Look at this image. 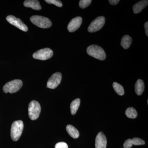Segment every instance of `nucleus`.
I'll return each instance as SVG.
<instances>
[{"instance_id": "nucleus-1", "label": "nucleus", "mask_w": 148, "mask_h": 148, "mask_svg": "<svg viewBox=\"0 0 148 148\" xmlns=\"http://www.w3.org/2000/svg\"><path fill=\"white\" fill-rule=\"evenodd\" d=\"M86 51L88 55L98 60L103 61L106 58V55L105 51L99 46L95 45H90L87 48Z\"/></svg>"}, {"instance_id": "nucleus-2", "label": "nucleus", "mask_w": 148, "mask_h": 148, "mask_svg": "<svg viewBox=\"0 0 148 148\" xmlns=\"http://www.w3.org/2000/svg\"><path fill=\"white\" fill-rule=\"evenodd\" d=\"M24 129V123L21 120L16 121L12 125L10 135L14 141H17L21 137Z\"/></svg>"}, {"instance_id": "nucleus-3", "label": "nucleus", "mask_w": 148, "mask_h": 148, "mask_svg": "<svg viewBox=\"0 0 148 148\" xmlns=\"http://www.w3.org/2000/svg\"><path fill=\"white\" fill-rule=\"evenodd\" d=\"M23 85L22 81L15 79L7 83L3 87V90L5 93H14L21 89Z\"/></svg>"}, {"instance_id": "nucleus-4", "label": "nucleus", "mask_w": 148, "mask_h": 148, "mask_svg": "<svg viewBox=\"0 0 148 148\" xmlns=\"http://www.w3.org/2000/svg\"><path fill=\"white\" fill-rule=\"evenodd\" d=\"M32 23L41 28L47 29L50 27L52 25L51 21L44 16L34 15L30 18Z\"/></svg>"}, {"instance_id": "nucleus-5", "label": "nucleus", "mask_w": 148, "mask_h": 148, "mask_svg": "<svg viewBox=\"0 0 148 148\" xmlns=\"http://www.w3.org/2000/svg\"><path fill=\"white\" fill-rule=\"evenodd\" d=\"M29 116L30 119L35 120L39 116L41 112V106L38 102L36 101H32L29 103Z\"/></svg>"}, {"instance_id": "nucleus-6", "label": "nucleus", "mask_w": 148, "mask_h": 148, "mask_svg": "<svg viewBox=\"0 0 148 148\" xmlns=\"http://www.w3.org/2000/svg\"><path fill=\"white\" fill-rule=\"evenodd\" d=\"M106 22V18L103 16H99L90 23L88 31L90 33L98 32L102 29Z\"/></svg>"}, {"instance_id": "nucleus-7", "label": "nucleus", "mask_w": 148, "mask_h": 148, "mask_svg": "<svg viewBox=\"0 0 148 148\" xmlns=\"http://www.w3.org/2000/svg\"><path fill=\"white\" fill-rule=\"evenodd\" d=\"M53 55V51L50 49L46 48L37 51L33 54V56L35 59L46 60L51 58Z\"/></svg>"}, {"instance_id": "nucleus-8", "label": "nucleus", "mask_w": 148, "mask_h": 148, "mask_svg": "<svg viewBox=\"0 0 148 148\" xmlns=\"http://www.w3.org/2000/svg\"><path fill=\"white\" fill-rule=\"evenodd\" d=\"M6 20L11 24L17 27L21 31L26 32L28 30L27 25L24 24L19 18H16L15 16L12 15H9L7 16Z\"/></svg>"}, {"instance_id": "nucleus-9", "label": "nucleus", "mask_w": 148, "mask_h": 148, "mask_svg": "<svg viewBox=\"0 0 148 148\" xmlns=\"http://www.w3.org/2000/svg\"><path fill=\"white\" fill-rule=\"evenodd\" d=\"M62 79V75L57 72L52 75L47 83V87L51 89H54L59 85Z\"/></svg>"}, {"instance_id": "nucleus-10", "label": "nucleus", "mask_w": 148, "mask_h": 148, "mask_svg": "<svg viewBox=\"0 0 148 148\" xmlns=\"http://www.w3.org/2000/svg\"><path fill=\"white\" fill-rule=\"evenodd\" d=\"M82 22V18L80 16H77L72 19L68 25V30L69 32H73L77 30L80 27Z\"/></svg>"}, {"instance_id": "nucleus-11", "label": "nucleus", "mask_w": 148, "mask_h": 148, "mask_svg": "<svg viewBox=\"0 0 148 148\" xmlns=\"http://www.w3.org/2000/svg\"><path fill=\"white\" fill-rule=\"evenodd\" d=\"M107 145V139L104 133L100 132L95 138V148H106Z\"/></svg>"}, {"instance_id": "nucleus-12", "label": "nucleus", "mask_w": 148, "mask_h": 148, "mask_svg": "<svg viewBox=\"0 0 148 148\" xmlns=\"http://www.w3.org/2000/svg\"><path fill=\"white\" fill-rule=\"evenodd\" d=\"M24 5L26 7L31 8L35 10H39L41 9L39 2L37 0H27L24 2Z\"/></svg>"}, {"instance_id": "nucleus-13", "label": "nucleus", "mask_w": 148, "mask_h": 148, "mask_svg": "<svg viewBox=\"0 0 148 148\" xmlns=\"http://www.w3.org/2000/svg\"><path fill=\"white\" fill-rule=\"evenodd\" d=\"M148 4L147 0H143L136 3L133 6V10L134 13H140L143 9L145 8L147 6Z\"/></svg>"}, {"instance_id": "nucleus-14", "label": "nucleus", "mask_w": 148, "mask_h": 148, "mask_svg": "<svg viewBox=\"0 0 148 148\" xmlns=\"http://www.w3.org/2000/svg\"><path fill=\"white\" fill-rule=\"evenodd\" d=\"M67 132L69 135L74 139L78 138L79 136V132L78 130L71 125H68L66 127Z\"/></svg>"}, {"instance_id": "nucleus-15", "label": "nucleus", "mask_w": 148, "mask_h": 148, "mask_svg": "<svg viewBox=\"0 0 148 148\" xmlns=\"http://www.w3.org/2000/svg\"><path fill=\"white\" fill-rule=\"evenodd\" d=\"M145 90V84L142 79H139L136 82L135 85V91L138 95L143 94Z\"/></svg>"}, {"instance_id": "nucleus-16", "label": "nucleus", "mask_w": 148, "mask_h": 148, "mask_svg": "<svg viewBox=\"0 0 148 148\" xmlns=\"http://www.w3.org/2000/svg\"><path fill=\"white\" fill-rule=\"evenodd\" d=\"M132 42V38L128 35H125L122 38L121 45L125 49H127L130 47Z\"/></svg>"}, {"instance_id": "nucleus-17", "label": "nucleus", "mask_w": 148, "mask_h": 148, "mask_svg": "<svg viewBox=\"0 0 148 148\" xmlns=\"http://www.w3.org/2000/svg\"><path fill=\"white\" fill-rule=\"evenodd\" d=\"M80 104V100L79 98H77L72 101L71 104V111L72 115H75L78 109L79 108Z\"/></svg>"}, {"instance_id": "nucleus-18", "label": "nucleus", "mask_w": 148, "mask_h": 148, "mask_svg": "<svg viewBox=\"0 0 148 148\" xmlns=\"http://www.w3.org/2000/svg\"><path fill=\"white\" fill-rule=\"evenodd\" d=\"M125 115L130 119H135L138 116V113L135 108L132 107L128 108L125 111Z\"/></svg>"}, {"instance_id": "nucleus-19", "label": "nucleus", "mask_w": 148, "mask_h": 148, "mask_svg": "<svg viewBox=\"0 0 148 148\" xmlns=\"http://www.w3.org/2000/svg\"><path fill=\"white\" fill-rule=\"evenodd\" d=\"M113 87L116 92L119 95H123L124 94V90L123 87L117 82H114L113 84Z\"/></svg>"}, {"instance_id": "nucleus-20", "label": "nucleus", "mask_w": 148, "mask_h": 148, "mask_svg": "<svg viewBox=\"0 0 148 148\" xmlns=\"http://www.w3.org/2000/svg\"><path fill=\"white\" fill-rule=\"evenodd\" d=\"M91 2V0H81L79 2V7L82 9L86 8L90 5Z\"/></svg>"}, {"instance_id": "nucleus-21", "label": "nucleus", "mask_w": 148, "mask_h": 148, "mask_svg": "<svg viewBox=\"0 0 148 148\" xmlns=\"http://www.w3.org/2000/svg\"><path fill=\"white\" fill-rule=\"evenodd\" d=\"M132 141V144L134 145H144L145 144V141L139 138H133Z\"/></svg>"}, {"instance_id": "nucleus-22", "label": "nucleus", "mask_w": 148, "mask_h": 148, "mask_svg": "<svg viewBox=\"0 0 148 148\" xmlns=\"http://www.w3.org/2000/svg\"><path fill=\"white\" fill-rule=\"evenodd\" d=\"M45 1L48 3L54 5L58 7H61L63 6L61 1L58 0H45Z\"/></svg>"}, {"instance_id": "nucleus-23", "label": "nucleus", "mask_w": 148, "mask_h": 148, "mask_svg": "<svg viewBox=\"0 0 148 148\" xmlns=\"http://www.w3.org/2000/svg\"><path fill=\"white\" fill-rule=\"evenodd\" d=\"M132 145V141L131 139H127L125 142L123 144V147L124 148H131Z\"/></svg>"}, {"instance_id": "nucleus-24", "label": "nucleus", "mask_w": 148, "mask_h": 148, "mask_svg": "<svg viewBox=\"0 0 148 148\" xmlns=\"http://www.w3.org/2000/svg\"><path fill=\"white\" fill-rule=\"evenodd\" d=\"M55 148H68V146L66 143L60 142L56 145Z\"/></svg>"}, {"instance_id": "nucleus-25", "label": "nucleus", "mask_w": 148, "mask_h": 148, "mask_svg": "<svg viewBox=\"0 0 148 148\" xmlns=\"http://www.w3.org/2000/svg\"><path fill=\"white\" fill-rule=\"evenodd\" d=\"M109 1L112 5H116L119 3L120 1L119 0H110Z\"/></svg>"}, {"instance_id": "nucleus-26", "label": "nucleus", "mask_w": 148, "mask_h": 148, "mask_svg": "<svg viewBox=\"0 0 148 148\" xmlns=\"http://www.w3.org/2000/svg\"><path fill=\"white\" fill-rule=\"evenodd\" d=\"M145 30L146 34L147 36H148V22L147 21L145 24Z\"/></svg>"}]
</instances>
